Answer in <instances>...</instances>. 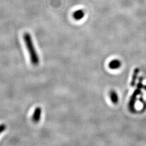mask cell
<instances>
[{"label": "cell", "mask_w": 146, "mask_h": 146, "mask_svg": "<svg viewBox=\"0 0 146 146\" xmlns=\"http://www.w3.org/2000/svg\"><path fill=\"white\" fill-rule=\"evenodd\" d=\"M23 40L29 55L30 60L33 66H37L40 63V58L34 45L31 35L28 32L23 34Z\"/></svg>", "instance_id": "1"}, {"label": "cell", "mask_w": 146, "mask_h": 146, "mask_svg": "<svg viewBox=\"0 0 146 146\" xmlns=\"http://www.w3.org/2000/svg\"><path fill=\"white\" fill-rule=\"evenodd\" d=\"M142 84H141V82H140V84L138 85L137 89L134 91V92L133 93V94L131 96V99H130V101H129V109L132 111H133L134 110V107H135L136 100L137 99V95L139 94V93L141 92V87H142Z\"/></svg>", "instance_id": "2"}, {"label": "cell", "mask_w": 146, "mask_h": 146, "mask_svg": "<svg viewBox=\"0 0 146 146\" xmlns=\"http://www.w3.org/2000/svg\"><path fill=\"white\" fill-rule=\"evenodd\" d=\"M41 114H42V109L41 108V107H37L34 110L32 115L33 121L35 123L38 122L41 119Z\"/></svg>", "instance_id": "3"}, {"label": "cell", "mask_w": 146, "mask_h": 146, "mask_svg": "<svg viewBox=\"0 0 146 146\" xmlns=\"http://www.w3.org/2000/svg\"><path fill=\"white\" fill-rule=\"evenodd\" d=\"M121 66V61L120 60H116V59L111 61L109 63V67L110 69H113V70L117 69L120 68Z\"/></svg>", "instance_id": "4"}, {"label": "cell", "mask_w": 146, "mask_h": 146, "mask_svg": "<svg viewBox=\"0 0 146 146\" xmlns=\"http://www.w3.org/2000/svg\"><path fill=\"white\" fill-rule=\"evenodd\" d=\"M84 11L83 10H78L75 11V13L73 14V17L76 20H80L84 18Z\"/></svg>", "instance_id": "5"}, {"label": "cell", "mask_w": 146, "mask_h": 146, "mask_svg": "<svg viewBox=\"0 0 146 146\" xmlns=\"http://www.w3.org/2000/svg\"><path fill=\"white\" fill-rule=\"evenodd\" d=\"M110 100H111V102L113 104H117V102L119 101V96L116 92L114 90L111 91L110 93Z\"/></svg>", "instance_id": "6"}, {"label": "cell", "mask_w": 146, "mask_h": 146, "mask_svg": "<svg viewBox=\"0 0 146 146\" xmlns=\"http://www.w3.org/2000/svg\"><path fill=\"white\" fill-rule=\"evenodd\" d=\"M139 73V68H135L134 70V73L133 75V78L131 79V86H134V85L135 84L136 80L137 78V75Z\"/></svg>", "instance_id": "7"}, {"label": "cell", "mask_w": 146, "mask_h": 146, "mask_svg": "<svg viewBox=\"0 0 146 146\" xmlns=\"http://www.w3.org/2000/svg\"><path fill=\"white\" fill-rule=\"evenodd\" d=\"M7 128V126L5 124H1L0 125V134L5 131Z\"/></svg>", "instance_id": "8"}, {"label": "cell", "mask_w": 146, "mask_h": 146, "mask_svg": "<svg viewBox=\"0 0 146 146\" xmlns=\"http://www.w3.org/2000/svg\"><path fill=\"white\" fill-rule=\"evenodd\" d=\"M143 88H144V89L146 90V86H143Z\"/></svg>", "instance_id": "9"}]
</instances>
